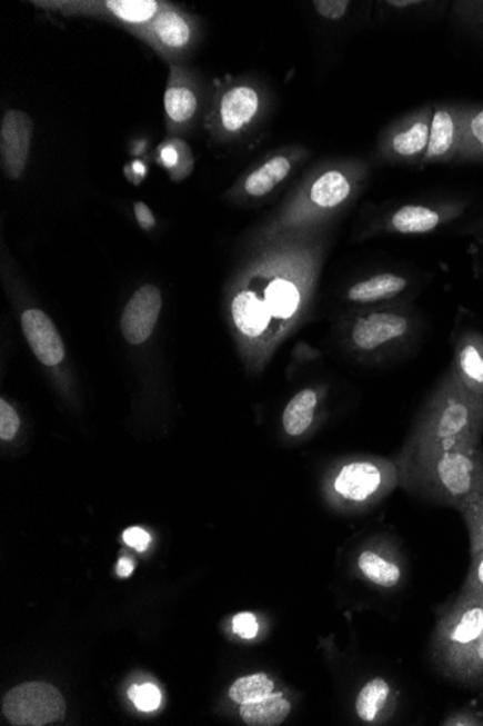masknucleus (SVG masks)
Returning <instances> with one entry per match:
<instances>
[{
    "mask_svg": "<svg viewBox=\"0 0 483 726\" xmlns=\"http://www.w3.org/2000/svg\"><path fill=\"white\" fill-rule=\"evenodd\" d=\"M274 694H276L275 683L264 673L238 678L229 689V697L239 706L265 699Z\"/></svg>",
    "mask_w": 483,
    "mask_h": 726,
    "instance_id": "26",
    "label": "nucleus"
},
{
    "mask_svg": "<svg viewBox=\"0 0 483 726\" xmlns=\"http://www.w3.org/2000/svg\"><path fill=\"white\" fill-rule=\"evenodd\" d=\"M433 112L425 108L395 122L381 138L378 147L382 159L392 162L423 159L429 147Z\"/></svg>",
    "mask_w": 483,
    "mask_h": 726,
    "instance_id": "12",
    "label": "nucleus"
},
{
    "mask_svg": "<svg viewBox=\"0 0 483 726\" xmlns=\"http://www.w3.org/2000/svg\"><path fill=\"white\" fill-rule=\"evenodd\" d=\"M33 4L54 11L57 9L69 16L109 19L137 31L154 18L164 3L157 0H104V2H36Z\"/></svg>",
    "mask_w": 483,
    "mask_h": 726,
    "instance_id": "11",
    "label": "nucleus"
},
{
    "mask_svg": "<svg viewBox=\"0 0 483 726\" xmlns=\"http://www.w3.org/2000/svg\"><path fill=\"white\" fill-rule=\"evenodd\" d=\"M442 222V213L436 209L423 205H405L390 215L384 228L400 236H420L434 231Z\"/></svg>",
    "mask_w": 483,
    "mask_h": 726,
    "instance_id": "22",
    "label": "nucleus"
},
{
    "mask_svg": "<svg viewBox=\"0 0 483 726\" xmlns=\"http://www.w3.org/2000/svg\"><path fill=\"white\" fill-rule=\"evenodd\" d=\"M443 725L454 726V725H482L480 719H476L475 716L469 714H456L451 716V718L444 720Z\"/></svg>",
    "mask_w": 483,
    "mask_h": 726,
    "instance_id": "38",
    "label": "nucleus"
},
{
    "mask_svg": "<svg viewBox=\"0 0 483 726\" xmlns=\"http://www.w3.org/2000/svg\"><path fill=\"white\" fill-rule=\"evenodd\" d=\"M123 541L128 544L129 547L138 549V551H145L151 544L150 534L143 531L142 528L133 527L127 529L123 534Z\"/></svg>",
    "mask_w": 483,
    "mask_h": 726,
    "instance_id": "35",
    "label": "nucleus"
},
{
    "mask_svg": "<svg viewBox=\"0 0 483 726\" xmlns=\"http://www.w3.org/2000/svg\"><path fill=\"white\" fill-rule=\"evenodd\" d=\"M370 166L359 160L334 162L305 181L282 217V228H293L341 212L365 188Z\"/></svg>",
    "mask_w": 483,
    "mask_h": 726,
    "instance_id": "4",
    "label": "nucleus"
},
{
    "mask_svg": "<svg viewBox=\"0 0 483 726\" xmlns=\"http://www.w3.org/2000/svg\"><path fill=\"white\" fill-rule=\"evenodd\" d=\"M162 308L161 291L154 285L142 286L123 309L121 329L128 342L138 346L154 332Z\"/></svg>",
    "mask_w": 483,
    "mask_h": 726,
    "instance_id": "15",
    "label": "nucleus"
},
{
    "mask_svg": "<svg viewBox=\"0 0 483 726\" xmlns=\"http://www.w3.org/2000/svg\"><path fill=\"white\" fill-rule=\"evenodd\" d=\"M356 576L380 589L392 590L404 580V560L386 539L366 543L358 553Z\"/></svg>",
    "mask_w": 483,
    "mask_h": 726,
    "instance_id": "13",
    "label": "nucleus"
},
{
    "mask_svg": "<svg viewBox=\"0 0 483 726\" xmlns=\"http://www.w3.org/2000/svg\"><path fill=\"white\" fill-rule=\"evenodd\" d=\"M475 494L480 495L481 498L483 499V471H482L480 485H477V489H476Z\"/></svg>",
    "mask_w": 483,
    "mask_h": 726,
    "instance_id": "41",
    "label": "nucleus"
},
{
    "mask_svg": "<svg viewBox=\"0 0 483 726\" xmlns=\"http://www.w3.org/2000/svg\"><path fill=\"white\" fill-rule=\"evenodd\" d=\"M399 470L405 489L457 509L480 485L483 452L476 446L401 456Z\"/></svg>",
    "mask_w": 483,
    "mask_h": 726,
    "instance_id": "3",
    "label": "nucleus"
},
{
    "mask_svg": "<svg viewBox=\"0 0 483 726\" xmlns=\"http://www.w3.org/2000/svg\"><path fill=\"white\" fill-rule=\"evenodd\" d=\"M463 121L452 109L439 108L433 112L430 140L423 162L446 160L461 147Z\"/></svg>",
    "mask_w": 483,
    "mask_h": 726,
    "instance_id": "20",
    "label": "nucleus"
},
{
    "mask_svg": "<svg viewBox=\"0 0 483 726\" xmlns=\"http://www.w3.org/2000/svg\"><path fill=\"white\" fill-rule=\"evenodd\" d=\"M291 704L281 694H274L265 699L251 702L239 706V715L243 723L251 726H275L284 723L290 715Z\"/></svg>",
    "mask_w": 483,
    "mask_h": 726,
    "instance_id": "24",
    "label": "nucleus"
},
{
    "mask_svg": "<svg viewBox=\"0 0 483 726\" xmlns=\"http://www.w3.org/2000/svg\"><path fill=\"white\" fill-rule=\"evenodd\" d=\"M264 107V97L255 84L239 81L220 90L209 115L210 132L219 140H231L250 130Z\"/></svg>",
    "mask_w": 483,
    "mask_h": 726,
    "instance_id": "7",
    "label": "nucleus"
},
{
    "mask_svg": "<svg viewBox=\"0 0 483 726\" xmlns=\"http://www.w3.org/2000/svg\"><path fill=\"white\" fill-rule=\"evenodd\" d=\"M133 209H135V217L138 222H140L142 229L150 231V229L155 227L157 222L154 215H152V210L148 208V205L143 202H137Z\"/></svg>",
    "mask_w": 483,
    "mask_h": 726,
    "instance_id": "37",
    "label": "nucleus"
},
{
    "mask_svg": "<svg viewBox=\"0 0 483 726\" xmlns=\"http://www.w3.org/2000/svg\"><path fill=\"white\" fill-rule=\"evenodd\" d=\"M453 369L469 389L483 395V337L467 332L454 347Z\"/></svg>",
    "mask_w": 483,
    "mask_h": 726,
    "instance_id": "21",
    "label": "nucleus"
},
{
    "mask_svg": "<svg viewBox=\"0 0 483 726\" xmlns=\"http://www.w3.org/2000/svg\"><path fill=\"white\" fill-rule=\"evenodd\" d=\"M318 405L319 396L313 389L299 391L286 405L282 415L285 432L291 437H300L308 432L312 427Z\"/></svg>",
    "mask_w": 483,
    "mask_h": 726,
    "instance_id": "25",
    "label": "nucleus"
},
{
    "mask_svg": "<svg viewBox=\"0 0 483 726\" xmlns=\"http://www.w3.org/2000/svg\"><path fill=\"white\" fill-rule=\"evenodd\" d=\"M457 509L465 519L471 537V554L483 551V499L480 495L472 494Z\"/></svg>",
    "mask_w": 483,
    "mask_h": 726,
    "instance_id": "27",
    "label": "nucleus"
},
{
    "mask_svg": "<svg viewBox=\"0 0 483 726\" xmlns=\"http://www.w3.org/2000/svg\"><path fill=\"white\" fill-rule=\"evenodd\" d=\"M2 709L9 723L18 726H42L61 720L66 715L63 696L48 683H23L3 697Z\"/></svg>",
    "mask_w": 483,
    "mask_h": 726,
    "instance_id": "9",
    "label": "nucleus"
},
{
    "mask_svg": "<svg viewBox=\"0 0 483 726\" xmlns=\"http://www.w3.org/2000/svg\"><path fill=\"white\" fill-rule=\"evenodd\" d=\"M406 286H409V280L403 276L380 274L368 277L365 280L356 281L348 290L346 298L352 304L372 305L395 298V296L403 294Z\"/></svg>",
    "mask_w": 483,
    "mask_h": 726,
    "instance_id": "23",
    "label": "nucleus"
},
{
    "mask_svg": "<svg viewBox=\"0 0 483 726\" xmlns=\"http://www.w3.org/2000/svg\"><path fill=\"white\" fill-rule=\"evenodd\" d=\"M33 122L28 113L11 109L0 123V162L8 179H21L32 146Z\"/></svg>",
    "mask_w": 483,
    "mask_h": 726,
    "instance_id": "14",
    "label": "nucleus"
},
{
    "mask_svg": "<svg viewBox=\"0 0 483 726\" xmlns=\"http://www.w3.org/2000/svg\"><path fill=\"white\" fill-rule=\"evenodd\" d=\"M233 633L239 635L242 639H253L260 630V625L255 615L243 613L234 616L232 620Z\"/></svg>",
    "mask_w": 483,
    "mask_h": 726,
    "instance_id": "34",
    "label": "nucleus"
},
{
    "mask_svg": "<svg viewBox=\"0 0 483 726\" xmlns=\"http://www.w3.org/2000/svg\"><path fill=\"white\" fill-rule=\"evenodd\" d=\"M129 697L133 705L142 712H152L160 708L161 692L154 685L132 686L129 689Z\"/></svg>",
    "mask_w": 483,
    "mask_h": 726,
    "instance_id": "30",
    "label": "nucleus"
},
{
    "mask_svg": "<svg viewBox=\"0 0 483 726\" xmlns=\"http://www.w3.org/2000/svg\"><path fill=\"white\" fill-rule=\"evenodd\" d=\"M461 146L469 152H483V109L463 121Z\"/></svg>",
    "mask_w": 483,
    "mask_h": 726,
    "instance_id": "29",
    "label": "nucleus"
},
{
    "mask_svg": "<svg viewBox=\"0 0 483 726\" xmlns=\"http://www.w3.org/2000/svg\"><path fill=\"white\" fill-rule=\"evenodd\" d=\"M399 484L396 463L385 457L353 456L333 468L329 495L334 506L358 515L380 505Z\"/></svg>",
    "mask_w": 483,
    "mask_h": 726,
    "instance_id": "6",
    "label": "nucleus"
},
{
    "mask_svg": "<svg viewBox=\"0 0 483 726\" xmlns=\"http://www.w3.org/2000/svg\"><path fill=\"white\" fill-rule=\"evenodd\" d=\"M483 680V637L480 646L476 648L475 657H473L471 670H469L466 683H475Z\"/></svg>",
    "mask_w": 483,
    "mask_h": 726,
    "instance_id": "36",
    "label": "nucleus"
},
{
    "mask_svg": "<svg viewBox=\"0 0 483 726\" xmlns=\"http://www.w3.org/2000/svg\"><path fill=\"white\" fill-rule=\"evenodd\" d=\"M483 395L451 369L420 414L403 456L476 447L482 444Z\"/></svg>",
    "mask_w": 483,
    "mask_h": 726,
    "instance_id": "2",
    "label": "nucleus"
},
{
    "mask_svg": "<svg viewBox=\"0 0 483 726\" xmlns=\"http://www.w3.org/2000/svg\"><path fill=\"white\" fill-rule=\"evenodd\" d=\"M391 8H410L414 7V4H419V2H389Z\"/></svg>",
    "mask_w": 483,
    "mask_h": 726,
    "instance_id": "40",
    "label": "nucleus"
},
{
    "mask_svg": "<svg viewBox=\"0 0 483 726\" xmlns=\"http://www.w3.org/2000/svg\"><path fill=\"white\" fill-rule=\"evenodd\" d=\"M118 575L121 577H129L133 571V563L129 558H121L117 568Z\"/></svg>",
    "mask_w": 483,
    "mask_h": 726,
    "instance_id": "39",
    "label": "nucleus"
},
{
    "mask_svg": "<svg viewBox=\"0 0 483 726\" xmlns=\"http://www.w3.org/2000/svg\"><path fill=\"white\" fill-rule=\"evenodd\" d=\"M133 33L165 60H174L193 47L195 23L193 18L174 4L164 3L147 26Z\"/></svg>",
    "mask_w": 483,
    "mask_h": 726,
    "instance_id": "10",
    "label": "nucleus"
},
{
    "mask_svg": "<svg viewBox=\"0 0 483 726\" xmlns=\"http://www.w3.org/2000/svg\"><path fill=\"white\" fill-rule=\"evenodd\" d=\"M483 637V596L461 591V596L440 619L432 654L444 675L467 680L473 657Z\"/></svg>",
    "mask_w": 483,
    "mask_h": 726,
    "instance_id": "5",
    "label": "nucleus"
},
{
    "mask_svg": "<svg viewBox=\"0 0 483 726\" xmlns=\"http://www.w3.org/2000/svg\"><path fill=\"white\" fill-rule=\"evenodd\" d=\"M313 7L320 17L330 19V21H338V19L346 16L351 2H344V0H315Z\"/></svg>",
    "mask_w": 483,
    "mask_h": 726,
    "instance_id": "33",
    "label": "nucleus"
},
{
    "mask_svg": "<svg viewBox=\"0 0 483 726\" xmlns=\"http://www.w3.org/2000/svg\"><path fill=\"white\" fill-rule=\"evenodd\" d=\"M160 160L165 169L172 171L174 178H184L193 167V159H191L188 146L180 141L167 142V145L162 146Z\"/></svg>",
    "mask_w": 483,
    "mask_h": 726,
    "instance_id": "28",
    "label": "nucleus"
},
{
    "mask_svg": "<svg viewBox=\"0 0 483 726\" xmlns=\"http://www.w3.org/2000/svg\"><path fill=\"white\" fill-rule=\"evenodd\" d=\"M19 427H21V420L16 410L7 400H0V438L3 441H9L17 436Z\"/></svg>",
    "mask_w": 483,
    "mask_h": 726,
    "instance_id": "31",
    "label": "nucleus"
},
{
    "mask_svg": "<svg viewBox=\"0 0 483 726\" xmlns=\"http://www.w3.org/2000/svg\"><path fill=\"white\" fill-rule=\"evenodd\" d=\"M413 334V322L403 310L375 309L359 315L351 328V346L358 356L378 357L400 346Z\"/></svg>",
    "mask_w": 483,
    "mask_h": 726,
    "instance_id": "8",
    "label": "nucleus"
},
{
    "mask_svg": "<svg viewBox=\"0 0 483 726\" xmlns=\"http://www.w3.org/2000/svg\"><path fill=\"white\" fill-rule=\"evenodd\" d=\"M396 697L384 677H374L359 690L355 700L358 719L368 725H380L394 714Z\"/></svg>",
    "mask_w": 483,
    "mask_h": 726,
    "instance_id": "19",
    "label": "nucleus"
},
{
    "mask_svg": "<svg viewBox=\"0 0 483 726\" xmlns=\"http://www.w3.org/2000/svg\"><path fill=\"white\" fill-rule=\"evenodd\" d=\"M471 568H469V575L462 591L483 596V551L471 554Z\"/></svg>",
    "mask_w": 483,
    "mask_h": 726,
    "instance_id": "32",
    "label": "nucleus"
},
{
    "mask_svg": "<svg viewBox=\"0 0 483 726\" xmlns=\"http://www.w3.org/2000/svg\"><path fill=\"white\" fill-rule=\"evenodd\" d=\"M314 257L293 247L265 257L251 270L250 279L234 291L231 319L234 329L250 342H265L300 318L314 279Z\"/></svg>",
    "mask_w": 483,
    "mask_h": 726,
    "instance_id": "1",
    "label": "nucleus"
},
{
    "mask_svg": "<svg viewBox=\"0 0 483 726\" xmlns=\"http://www.w3.org/2000/svg\"><path fill=\"white\" fill-rule=\"evenodd\" d=\"M304 156L305 152L301 150L276 152L243 178L239 192L250 199L265 198L289 179L296 162Z\"/></svg>",
    "mask_w": 483,
    "mask_h": 726,
    "instance_id": "18",
    "label": "nucleus"
},
{
    "mask_svg": "<svg viewBox=\"0 0 483 726\" xmlns=\"http://www.w3.org/2000/svg\"><path fill=\"white\" fill-rule=\"evenodd\" d=\"M199 92L180 66L172 64L164 95L167 123L170 131L183 130L199 112Z\"/></svg>",
    "mask_w": 483,
    "mask_h": 726,
    "instance_id": "16",
    "label": "nucleus"
},
{
    "mask_svg": "<svg viewBox=\"0 0 483 726\" xmlns=\"http://www.w3.org/2000/svg\"><path fill=\"white\" fill-rule=\"evenodd\" d=\"M21 325L23 336L42 365L56 366L64 360L63 339L46 312L40 309H28L22 314Z\"/></svg>",
    "mask_w": 483,
    "mask_h": 726,
    "instance_id": "17",
    "label": "nucleus"
}]
</instances>
